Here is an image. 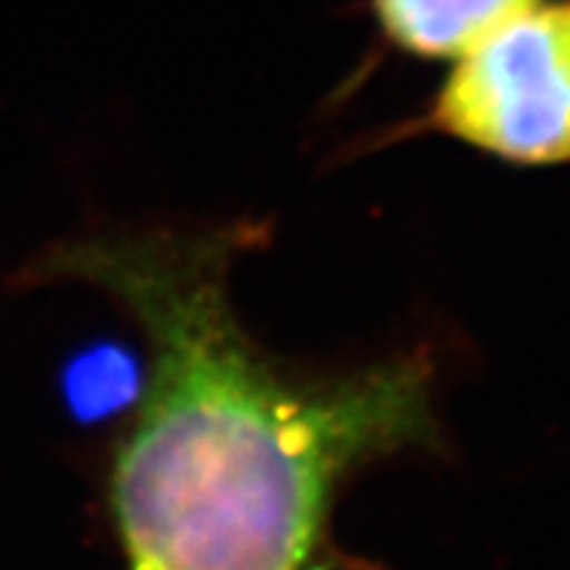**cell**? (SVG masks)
I'll return each instance as SVG.
<instances>
[{
	"label": "cell",
	"instance_id": "obj_3",
	"mask_svg": "<svg viewBox=\"0 0 570 570\" xmlns=\"http://www.w3.org/2000/svg\"><path fill=\"white\" fill-rule=\"evenodd\" d=\"M383 40L396 51L452 61L541 0H367Z\"/></svg>",
	"mask_w": 570,
	"mask_h": 570
},
{
	"label": "cell",
	"instance_id": "obj_1",
	"mask_svg": "<svg viewBox=\"0 0 570 570\" xmlns=\"http://www.w3.org/2000/svg\"><path fill=\"white\" fill-rule=\"evenodd\" d=\"M254 235L104 230L27 269L96 285L148 338L151 375L109 481L127 570H331L341 489L439 441L423 352L304 375L248 336L230 267Z\"/></svg>",
	"mask_w": 570,
	"mask_h": 570
},
{
	"label": "cell",
	"instance_id": "obj_2",
	"mask_svg": "<svg viewBox=\"0 0 570 570\" xmlns=\"http://www.w3.org/2000/svg\"><path fill=\"white\" fill-rule=\"evenodd\" d=\"M420 135L512 167L570 164V0H541L452 59L423 111L389 140Z\"/></svg>",
	"mask_w": 570,
	"mask_h": 570
}]
</instances>
